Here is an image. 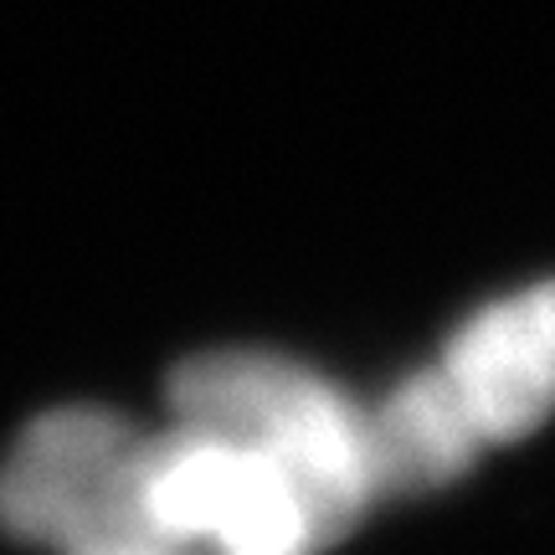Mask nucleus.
I'll return each mask as SVG.
<instances>
[{"instance_id":"nucleus-1","label":"nucleus","mask_w":555,"mask_h":555,"mask_svg":"<svg viewBox=\"0 0 555 555\" xmlns=\"http://www.w3.org/2000/svg\"><path fill=\"white\" fill-rule=\"evenodd\" d=\"M176 422L211 427L268 453L298 483L330 545L380 499L371 412L324 376L262 350H217L185 360L170 380Z\"/></svg>"},{"instance_id":"nucleus-2","label":"nucleus","mask_w":555,"mask_h":555,"mask_svg":"<svg viewBox=\"0 0 555 555\" xmlns=\"http://www.w3.org/2000/svg\"><path fill=\"white\" fill-rule=\"evenodd\" d=\"M144 442L99 406L47 412L0 457V530L52 555H176L150 519Z\"/></svg>"},{"instance_id":"nucleus-3","label":"nucleus","mask_w":555,"mask_h":555,"mask_svg":"<svg viewBox=\"0 0 555 555\" xmlns=\"http://www.w3.org/2000/svg\"><path fill=\"white\" fill-rule=\"evenodd\" d=\"M144 499L176 555L191 545L217 555H314L324 545L298 483L273 457L191 422L144 442Z\"/></svg>"},{"instance_id":"nucleus-4","label":"nucleus","mask_w":555,"mask_h":555,"mask_svg":"<svg viewBox=\"0 0 555 555\" xmlns=\"http://www.w3.org/2000/svg\"><path fill=\"white\" fill-rule=\"evenodd\" d=\"M433 371L483 448L535 433L555 412V278L478 309Z\"/></svg>"}]
</instances>
